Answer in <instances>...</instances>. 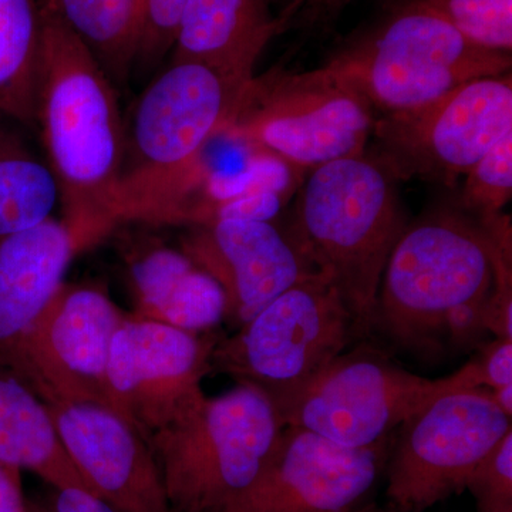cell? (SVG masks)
<instances>
[{
    "label": "cell",
    "mask_w": 512,
    "mask_h": 512,
    "mask_svg": "<svg viewBox=\"0 0 512 512\" xmlns=\"http://www.w3.org/2000/svg\"><path fill=\"white\" fill-rule=\"evenodd\" d=\"M36 123L77 251L117 227L114 200L126 160V127L111 79L45 0Z\"/></svg>",
    "instance_id": "6da1fadb"
},
{
    "label": "cell",
    "mask_w": 512,
    "mask_h": 512,
    "mask_svg": "<svg viewBox=\"0 0 512 512\" xmlns=\"http://www.w3.org/2000/svg\"><path fill=\"white\" fill-rule=\"evenodd\" d=\"M406 228L396 178L367 154L320 165L298 192L289 237L338 289L357 335L373 329L384 268Z\"/></svg>",
    "instance_id": "7a4b0ae2"
},
{
    "label": "cell",
    "mask_w": 512,
    "mask_h": 512,
    "mask_svg": "<svg viewBox=\"0 0 512 512\" xmlns=\"http://www.w3.org/2000/svg\"><path fill=\"white\" fill-rule=\"evenodd\" d=\"M244 89L202 64L173 62L144 90L126 131L116 225L147 222L200 173L205 151L231 126Z\"/></svg>",
    "instance_id": "3957f363"
},
{
    "label": "cell",
    "mask_w": 512,
    "mask_h": 512,
    "mask_svg": "<svg viewBox=\"0 0 512 512\" xmlns=\"http://www.w3.org/2000/svg\"><path fill=\"white\" fill-rule=\"evenodd\" d=\"M494 247L477 220L453 210L407 225L380 284L375 323L393 343L427 352L443 342L448 316L490 298Z\"/></svg>",
    "instance_id": "277c9868"
},
{
    "label": "cell",
    "mask_w": 512,
    "mask_h": 512,
    "mask_svg": "<svg viewBox=\"0 0 512 512\" xmlns=\"http://www.w3.org/2000/svg\"><path fill=\"white\" fill-rule=\"evenodd\" d=\"M284 429L272 400L238 383L198 397L147 439L171 512H218L254 483Z\"/></svg>",
    "instance_id": "5b68a950"
},
{
    "label": "cell",
    "mask_w": 512,
    "mask_h": 512,
    "mask_svg": "<svg viewBox=\"0 0 512 512\" xmlns=\"http://www.w3.org/2000/svg\"><path fill=\"white\" fill-rule=\"evenodd\" d=\"M328 66L380 116L416 109L473 80L511 73L512 59L471 43L424 0H407Z\"/></svg>",
    "instance_id": "8992f818"
},
{
    "label": "cell",
    "mask_w": 512,
    "mask_h": 512,
    "mask_svg": "<svg viewBox=\"0 0 512 512\" xmlns=\"http://www.w3.org/2000/svg\"><path fill=\"white\" fill-rule=\"evenodd\" d=\"M377 114L332 67H275L245 86L224 138L293 171L366 154Z\"/></svg>",
    "instance_id": "52a82bcc"
},
{
    "label": "cell",
    "mask_w": 512,
    "mask_h": 512,
    "mask_svg": "<svg viewBox=\"0 0 512 512\" xmlns=\"http://www.w3.org/2000/svg\"><path fill=\"white\" fill-rule=\"evenodd\" d=\"M478 389L470 363L443 379L414 375L370 350L342 353L298 389L272 400L285 426L313 431L345 447L386 443L434 400Z\"/></svg>",
    "instance_id": "ba28073f"
},
{
    "label": "cell",
    "mask_w": 512,
    "mask_h": 512,
    "mask_svg": "<svg viewBox=\"0 0 512 512\" xmlns=\"http://www.w3.org/2000/svg\"><path fill=\"white\" fill-rule=\"evenodd\" d=\"M355 336L348 306L318 271L276 296L234 335L218 340L211 369L274 400L318 375Z\"/></svg>",
    "instance_id": "9c48e42d"
},
{
    "label": "cell",
    "mask_w": 512,
    "mask_h": 512,
    "mask_svg": "<svg viewBox=\"0 0 512 512\" xmlns=\"http://www.w3.org/2000/svg\"><path fill=\"white\" fill-rule=\"evenodd\" d=\"M508 134L511 73L473 80L416 109L380 114L370 157L397 181L419 178L453 188Z\"/></svg>",
    "instance_id": "30bf717a"
},
{
    "label": "cell",
    "mask_w": 512,
    "mask_h": 512,
    "mask_svg": "<svg viewBox=\"0 0 512 512\" xmlns=\"http://www.w3.org/2000/svg\"><path fill=\"white\" fill-rule=\"evenodd\" d=\"M386 495L393 512H424L466 490L468 478L512 431L487 389L447 393L399 427Z\"/></svg>",
    "instance_id": "8fae6325"
},
{
    "label": "cell",
    "mask_w": 512,
    "mask_h": 512,
    "mask_svg": "<svg viewBox=\"0 0 512 512\" xmlns=\"http://www.w3.org/2000/svg\"><path fill=\"white\" fill-rule=\"evenodd\" d=\"M127 315L93 286L63 284L3 365L45 403H111V342Z\"/></svg>",
    "instance_id": "7c38bea8"
},
{
    "label": "cell",
    "mask_w": 512,
    "mask_h": 512,
    "mask_svg": "<svg viewBox=\"0 0 512 512\" xmlns=\"http://www.w3.org/2000/svg\"><path fill=\"white\" fill-rule=\"evenodd\" d=\"M218 339L127 316L111 342L107 382L114 410L144 437L204 394Z\"/></svg>",
    "instance_id": "4fadbf2b"
},
{
    "label": "cell",
    "mask_w": 512,
    "mask_h": 512,
    "mask_svg": "<svg viewBox=\"0 0 512 512\" xmlns=\"http://www.w3.org/2000/svg\"><path fill=\"white\" fill-rule=\"evenodd\" d=\"M384 444L345 447L285 426L254 483L218 512H355L382 470Z\"/></svg>",
    "instance_id": "5bb4252c"
},
{
    "label": "cell",
    "mask_w": 512,
    "mask_h": 512,
    "mask_svg": "<svg viewBox=\"0 0 512 512\" xmlns=\"http://www.w3.org/2000/svg\"><path fill=\"white\" fill-rule=\"evenodd\" d=\"M192 264L225 295V316L241 328L276 296L315 274L291 237L272 222L225 220L197 225L183 239Z\"/></svg>",
    "instance_id": "9a60e30c"
},
{
    "label": "cell",
    "mask_w": 512,
    "mask_h": 512,
    "mask_svg": "<svg viewBox=\"0 0 512 512\" xmlns=\"http://www.w3.org/2000/svg\"><path fill=\"white\" fill-rule=\"evenodd\" d=\"M46 406L92 493L120 512H171L150 446L119 412L96 402Z\"/></svg>",
    "instance_id": "2e32d148"
},
{
    "label": "cell",
    "mask_w": 512,
    "mask_h": 512,
    "mask_svg": "<svg viewBox=\"0 0 512 512\" xmlns=\"http://www.w3.org/2000/svg\"><path fill=\"white\" fill-rule=\"evenodd\" d=\"M271 0H188L173 46V62L202 64L235 86L245 87L255 64L288 26V13L275 16Z\"/></svg>",
    "instance_id": "e0dca14e"
},
{
    "label": "cell",
    "mask_w": 512,
    "mask_h": 512,
    "mask_svg": "<svg viewBox=\"0 0 512 512\" xmlns=\"http://www.w3.org/2000/svg\"><path fill=\"white\" fill-rule=\"evenodd\" d=\"M76 254L72 232L52 217L0 237V366L63 285Z\"/></svg>",
    "instance_id": "ac0fdd59"
},
{
    "label": "cell",
    "mask_w": 512,
    "mask_h": 512,
    "mask_svg": "<svg viewBox=\"0 0 512 512\" xmlns=\"http://www.w3.org/2000/svg\"><path fill=\"white\" fill-rule=\"evenodd\" d=\"M136 313L187 332H207L225 316V295L183 251L151 247L130 266Z\"/></svg>",
    "instance_id": "d6986e66"
},
{
    "label": "cell",
    "mask_w": 512,
    "mask_h": 512,
    "mask_svg": "<svg viewBox=\"0 0 512 512\" xmlns=\"http://www.w3.org/2000/svg\"><path fill=\"white\" fill-rule=\"evenodd\" d=\"M0 461L36 474L56 490L90 491L64 450L46 403L22 377L3 366H0Z\"/></svg>",
    "instance_id": "ffe728a7"
},
{
    "label": "cell",
    "mask_w": 512,
    "mask_h": 512,
    "mask_svg": "<svg viewBox=\"0 0 512 512\" xmlns=\"http://www.w3.org/2000/svg\"><path fill=\"white\" fill-rule=\"evenodd\" d=\"M42 12L36 0H0V117L36 124Z\"/></svg>",
    "instance_id": "44dd1931"
},
{
    "label": "cell",
    "mask_w": 512,
    "mask_h": 512,
    "mask_svg": "<svg viewBox=\"0 0 512 512\" xmlns=\"http://www.w3.org/2000/svg\"><path fill=\"white\" fill-rule=\"evenodd\" d=\"M89 47L110 79L123 80L137 60L144 0H49Z\"/></svg>",
    "instance_id": "7402d4cb"
},
{
    "label": "cell",
    "mask_w": 512,
    "mask_h": 512,
    "mask_svg": "<svg viewBox=\"0 0 512 512\" xmlns=\"http://www.w3.org/2000/svg\"><path fill=\"white\" fill-rule=\"evenodd\" d=\"M59 201L49 165L15 131L0 124V237L46 221Z\"/></svg>",
    "instance_id": "603a6c76"
},
{
    "label": "cell",
    "mask_w": 512,
    "mask_h": 512,
    "mask_svg": "<svg viewBox=\"0 0 512 512\" xmlns=\"http://www.w3.org/2000/svg\"><path fill=\"white\" fill-rule=\"evenodd\" d=\"M512 195V134L484 154L464 175L460 205L474 220L503 214Z\"/></svg>",
    "instance_id": "cb8c5ba5"
},
{
    "label": "cell",
    "mask_w": 512,
    "mask_h": 512,
    "mask_svg": "<svg viewBox=\"0 0 512 512\" xmlns=\"http://www.w3.org/2000/svg\"><path fill=\"white\" fill-rule=\"evenodd\" d=\"M474 45L510 53L512 0H424Z\"/></svg>",
    "instance_id": "d4e9b609"
},
{
    "label": "cell",
    "mask_w": 512,
    "mask_h": 512,
    "mask_svg": "<svg viewBox=\"0 0 512 512\" xmlns=\"http://www.w3.org/2000/svg\"><path fill=\"white\" fill-rule=\"evenodd\" d=\"M466 490L477 512H512V431L473 471Z\"/></svg>",
    "instance_id": "484cf974"
},
{
    "label": "cell",
    "mask_w": 512,
    "mask_h": 512,
    "mask_svg": "<svg viewBox=\"0 0 512 512\" xmlns=\"http://www.w3.org/2000/svg\"><path fill=\"white\" fill-rule=\"evenodd\" d=\"M188 0H144L143 29L137 60L150 64L173 49Z\"/></svg>",
    "instance_id": "4316f807"
},
{
    "label": "cell",
    "mask_w": 512,
    "mask_h": 512,
    "mask_svg": "<svg viewBox=\"0 0 512 512\" xmlns=\"http://www.w3.org/2000/svg\"><path fill=\"white\" fill-rule=\"evenodd\" d=\"M468 363L478 389L512 386V339L495 338Z\"/></svg>",
    "instance_id": "83f0119b"
},
{
    "label": "cell",
    "mask_w": 512,
    "mask_h": 512,
    "mask_svg": "<svg viewBox=\"0 0 512 512\" xmlns=\"http://www.w3.org/2000/svg\"><path fill=\"white\" fill-rule=\"evenodd\" d=\"M56 491L55 512H120L99 495L83 488Z\"/></svg>",
    "instance_id": "f1b7e54d"
},
{
    "label": "cell",
    "mask_w": 512,
    "mask_h": 512,
    "mask_svg": "<svg viewBox=\"0 0 512 512\" xmlns=\"http://www.w3.org/2000/svg\"><path fill=\"white\" fill-rule=\"evenodd\" d=\"M20 470L0 461V512H25Z\"/></svg>",
    "instance_id": "f546056e"
},
{
    "label": "cell",
    "mask_w": 512,
    "mask_h": 512,
    "mask_svg": "<svg viewBox=\"0 0 512 512\" xmlns=\"http://www.w3.org/2000/svg\"><path fill=\"white\" fill-rule=\"evenodd\" d=\"M349 2L350 0H291L285 13L293 18L296 12H305L313 22H326L335 18Z\"/></svg>",
    "instance_id": "4dcf8cb0"
},
{
    "label": "cell",
    "mask_w": 512,
    "mask_h": 512,
    "mask_svg": "<svg viewBox=\"0 0 512 512\" xmlns=\"http://www.w3.org/2000/svg\"><path fill=\"white\" fill-rule=\"evenodd\" d=\"M491 399L500 407L508 417L512 416V386L500 387V389L488 390Z\"/></svg>",
    "instance_id": "1f68e13d"
},
{
    "label": "cell",
    "mask_w": 512,
    "mask_h": 512,
    "mask_svg": "<svg viewBox=\"0 0 512 512\" xmlns=\"http://www.w3.org/2000/svg\"><path fill=\"white\" fill-rule=\"evenodd\" d=\"M25 512H40V511H37V510H35V508H30V507H28V505H26V511Z\"/></svg>",
    "instance_id": "d6a6232c"
},
{
    "label": "cell",
    "mask_w": 512,
    "mask_h": 512,
    "mask_svg": "<svg viewBox=\"0 0 512 512\" xmlns=\"http://www.w3.org/2000/svg\"><path fill=\"white\" fill-rule=\"evenodd\" d=\"M362 512H375V511H362Z\"/></svg>",
    "instance_id": "836d02e7"
}]
</instances>
